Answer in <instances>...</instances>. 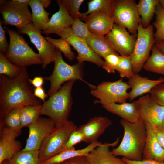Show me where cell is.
<instances>
[{
  "label": "cell",
  "mask_w": 164,
  "mask_h": 164,
  "mask_svg": "<svg viewBox=\"0 0 164 164\" xmlns=\"http://www.w3.org/2000/svg\"><path fill=\"white\" fill-rule=\"evenodd\" d=\"M29 74L26 67H21L16 77L11 78L0 76V121L12 109L27 105L41 104L29 84Z\"/></svg>",
  "instance_id": "obj_1"
},
{
  "label": "cell",
  "mask_w": 164,
  "mask_h": 164,
  "mask_svg": "<svg viewBox=\"0 0 164 164\" xmlns=\"http://www.w3.org/2000/svg\"><path fill=\"white\" fill-rule=\"evenodd\" d=\"M120 123L124 130L123 137L119 146L111 151L112 153L128 160H142L146 137L145 122L139 118L134 123L123 119Z\"/></svg>",
  "instance_id": "obj_2"
},
{
  "label": "cell",
  "mask_w": 164,
  "mask_h": 164,
  "mask_svg": "<svg viewBox=\"0 0 164 164\" xmlns=\"http://www.w3.org/2000/svg\"><path fill=\"white\" fill-rule=\"evenodd\" d=\"M75 80L69 81L42 104L41 115L47 116L56 125L68 120L72 104L71 91Z\"/></svg>",
  "instance_id": "obj_3"
},
{
  "label": "cell",
  "mask_w": 164,
  "mask_h": 164,
  "mask_svg": "<svg viewBox=\"0 0 164 164\" xmlns=\"http://www.w3.org/2000/svg\"><path fill=\"white\" fill-rule=\"evenodd\" d=\"M4 28L9 36V47L4 54L9 61L21 67L42 64L39 54L29 46L19 33L5 27Z\"/></svg>",
  "instance_id": "obj_4"
},
{
  "label": "cell",
  "mask_w": 164,
  "mask_h": 164,
  "mask_svg": "<svg viewBox=\"0 0 164 164\" xmlns=\"http://www.w3.org/2000/svg\"><path fill=\"white\" fill-rule=\"evenodd\" d=\"M54 63V68L52 74L44 78V80L50 82V88L47 94L50 97L57 91L65 82L73 80L84 81L83 79V63H78L72 65L68 64L64 60L62 52L57 49Z\"/></svg>",
  "instance_id": "obj_5"
},
{
  "label": "cell",
  "mask_w": 164,
  "mask_h": 164,
  "mask_svg": "<svg viewBox=\"0 0 164 164\" xmlns=\"http://www.w3.org/2000/svg\"><path fill=\"white\" fill-rule=\"evenodd\" d=\"M78 127L69 120L56 125L39 150V163L43 162L62 152L72 132Z\"/></svg>",
  "instance_id": "obj_6"
},
{
  "label": "cell",
  "mask_w": 164,
  "mask_h": 164,
  "mask_svg": "<svg viewBox=\"0 0 164 164\" xmlns=\"http://www.w3.org/2000/svg\"><path fill=\"white\" fill-rule=\"evenodd\" d=\"M130 88L128 82L121 78L114 81H103L94 86L90 93L96 98L94 101L95 104L103 105L113 103L121 104L128 99L127 91Z\"/></svg>",
  "instance_id": "obj_7"
},
{
  "label": "cell",
  "mask_w": 164,
  "mask_h": 164,
  "mask_svg": "<svg viewBox=\"0 0 164 164\" xmlns=\"http://www.w3.org/2000/svg\"><path fill=\"white\" fill-rule=\"evenodd\" d=\"M155 34L152 25L144 28L141 23L139 24L134 49L130 56L134 73L140 72L149 57L150 51L156 42Z\"/></svg>",
  "instance_id": "obj_8"
},
{
  "label": "cell",
  "mask_w": 164,
  "mask_h": 164,
  "mask_svg": "<svg viewBox=\"0 0 164 164\" xmlns=\"http://www.w3.org/2000/svg\"><path fill=\"white\" fill-rule=\"evenodd\" d=\"M112 16L114 23L127 29L136 37L141 18L135 0H114Z\"/></svg>",
  "instance_id": "obj_9"
},
{
  "label": "cell",
  "mask_w": 164,
  "mask_h": 164,
  "mask_svg": "<svg viewBox=\"0 0 164 164\" xmlns=\"http://www.w3.org/2000/svg\"><path fill=\"white\" fill-rule=\"evenodd\" d=\"M28 4L20 3L14 0H0V12L2 23L4 25H11L18 29L32 23V16L28 9Z\"/></svg>",
  "instance_id": "obj_10"
},
{
  "label": "cell",
  "mask_w": 164,
  "mask_h": 164,
  "mask_svg": "<svg viewBox=\"0 0 164 164\" xmlns=\"http://www.w3.org/2000/svg\"><path fill=\"white\" fill-rule=\"evenodd\" d=\"M18 30L19 33L27 35L31 42L36 47L42 62L43 69H45L51 62H54L57 49L42 36V30L36 28L32 23L21 29H18Z\"/></svg>",
  "instance_id": "obj_11"
},
{
  "label": "cell",
  "mask_w": 164,
  "mask_h": 164,
  "mask_svg": "<svg viewBox=\"0 0 164 164\" xmlns=\"http://www.w3.org/2000/svg\"><path fill=\"white\" fill-rule=\"evenodd\" d=\"M57 34L65 39L77 51L76 58L78 63L87 61L102 67L104 60L92 50L86 39L74 34L71 27L64 29Z\"/></svg>",
  "instance_id": "obj_12"
},
{
  "label": "cell",
  "mask_w": 164,
  "mask_h": 164,
  "mask_svg": "<svg viewBox=\"0 0 164 164\" xmlns=\"http://www.w3.org/2000/svg\"><path fill=\"white\" fill-rule=\"evenodd\" d=\"M55 126V123L50 118L39 117L28 126L29 136L25 146L22 150H39L44 140Z\"/></svg>",
  "instance_id": "obj_13"
},
{
  "label": "cell",
  "mask_w": 164,
  "mask_h": 164,
  "mask_svg": "<svg viewBox=\"0 0 164 164\" xmlns=\"http://www.w3.org/2000/svg\"><path fill=\"white\" fill-rule=\"evenodd\" d=\"M105 36L120 56H130L132 53L136 37L125 28L114 23L111 30Z\"/></svg>",
  "instance_id": "obj_14"
},
{
  "label": "cell",
  "mask_w": 164,
  "mask_h": 164,
  "mask_svg": "<svg viewBox=\"0 0 164 164\" xmlns=\"http://www.w3.org/2000/svg\"><path fill=\"white\" fill-rule=\"evenodd\" d=\"M140 119L153 126H160L164 118V107L156 103L149 94L136 101Z\"/></svg>",
  "instance_id": "obj_15"
},
{
  "label": "cell",
  "mask_w": 164,
  "mask_h": 164,
  "mask_svg": "<svg viewBox=\"0 0 164 164\" xmlns=\"http://www.w3.org/2000/svg\"><path fill=\"white\" fill-rule=\"evenodd\" d=\"M21 134L0 124V164L22 150L21 143L16 140Z\"/></svg>",
  "instance_id": "obj_16"
},
{
  "label": "cell",
  "mask_w": 164,
  "mask_h": 164,
  "mask_svg": "<svg viewBox=\"0 0 164 164\" xmlns=\"http://www.w3.org/2000/svg\"><path fill=\"white\" fill-rule=\"evenodd\" d=\"M112 16L110 13L100 11L82 17L80 19L85 21L91 33L105 36L111 30L114 24Z\"/></svg>",
  "instance_id": "obj_17"
},
{
  "label": "cell",
  "mask_w": 164,
  "mask_h": 164,
  "mask_svg": "<svg viewBox=\"0 0 164 164\" xmlns=\"http://www.w3.org/2000/svg\"><path fill=\"white\" fill-rule=\"evenodd\" d=\"M56 3L59 6L58 11L52 15L42 31L43 34L47 36L52 33L57 34L64 29L70 27L74 21L62 0H57Z\"/></svg>",
  "instance_id": "obj_18"
},
{
  "label": "cell",
  "mask_w": 164,
  "mask_h": 164,
  "mask_svg": "<svg viewBox=\"0 0 164 164\" xmlns=\"http://www.w3.org/2000/svg\"><path fill=\"white\" fill-rule=\"evenodd\" d=\"M112 124L111 121L107 117L95 116L90 119L78 128L84 135V142L90 144L97 141L99 137Z\"/></svg>",
  "instance_id": "obj_19"
},
{
  "label": "cell",
  "mask_w": 164,
  "mask_h": 164,
  "mask_svg": "<svg viewBox=\"0 0 164 164\" xmlns=\"http://www.w3.org/2000/svg\"><path fill=\"white\" fill-rule=\"evenodd\" d=\"M118 142L117 139L113 143H102L97 146L86 156L89 164H127L110 150V148L115 146Z\"/></svg>",
  "instance_id": "obj_20"
},
{
  "label": "cell",
  "mask_w": 164,
  "mask_h": 164,
  "mask_svg": "<svg viewBox=\"0 0 164 164\" xmlns=\"http://www.w3.org/2000/svg\"><path fill=\"white\" fill-rule=\"evenodd\" d=\"M145 123L146 137L142 159L164 162V149L158 140L153 126L148 123Z\"/></svg>",
  "instance_id": "obj_21"
},
{
  "label": "cell",
  "mask_w": 164,
  "mask_h": 164,
  "mask_svg": "<svg viewBox=\"0 0 164 164\" xmlns=\"http://www.w3.org/2000/svg\"><path fill=\"white\" fill-rule=\"evenodd\" d=\"M164 82V78L152 80L141 76L138 73H135L133 77L129 79L128 82L131 88L128 93V99L131 101L139 96L150 93L155 86Z\"/></svg>",
  "instance_id": "obj_22"
},
{
  "label": "cell",
  "mask_w": 164,
  "mask_h": 164,
  "mask_svg": "<svg viewBox=\"0 0 164 164\" xmlns=\"http://www.w3.org/2000/svg\"><path fill=\"white\" fill-rule=\"evenodd\" d=\"M107 111L131 123L137 121L140 118L138 106L136 101L121 104L113 103L102 105Z\"/></svg>",
  "instance_id": "obj_23"
},
{
  "label": "cell",
  "mask_w": 164,
  "mask_h": 164,
  "mask_svg": "<svg viewBox=\"0 0 164 164\" xmlns=\"http://www.w3.org/2000/svg\"><path fill=\"white\" fill-rule=\"evenodd\" d=\"M102 143L97 141L93 142L82 149L76 150L74 147L63 151L47 160L41 163L50 164L62 163L70 159L79 156H87L91 151Z\"/></svg>",
  "instance_id": "obj_24"
},
{
  "label": "cell",
  "mask_w": 164,
  "mask_h": 164,
  "mask_svg": "<svg viewBox=\"0 0 164 164\" xmlns=\"http://www.w3.org/2000/svg\"><path fill=\"white\" fill-rule=\"evenodd\" d=\"M86 40L92 50L101 58L111 54H118L105 36L91 33Z\"/></svg>",
  "instance_id": "obj_25"
},
{
  "label": "cell",
  "mask_w": 164,
  "mask_h": 164,
  "mask_svg": "<svg viewBox=\"0 0 164 164\" xmlns=\"http://www.w3.org/2000/svg\"><path fill=\"white\" fill-rule=\"evenodd\" d=\"M28 5L32 11V23L36 28L43 30L50 19V13L46 11L39 0H30Z\"/></svg>",
  "instance_id": "obj_26"
},
{
  "label": "cell",
  "mask_w": 164,
  "mask_h": 164,
  "mask_svg": "<svg viewBox=\"0 0 164 164\" xmlns=\"http://www.w3.org/2000/svg\"><path fill=\"white\" fill-rule=\"evenodd\" d=\"M159 0H140L137 4L141 23L144 28L149 26L154 14Z\"/></svg>",
  "instance_id": "obj_27"
},
{
  "label": "cell",
  "mask_w": 164,
  "mask_h": 164,
  "mask_svg": "<svg viewBox=\"0 0 164 164\" xmlns=\"http://www.w3.org/2000/svg\"><path fill=\"white\" fill-rule=\"evenodd\" d=\"M152 53L144 64L145 70L164 76V54L155 46H153Z\"/></svg>",
  "instance_id": "obj_28"
},
{
  "label": "cell",
  "mask_w": 164,
  "mask_h": 164,
  "mask_svg": "<svg viewBox=\"0 0 164 164\" xmlns=\"http://www.w3.org/2000/svg\"><path fill=\"white\" fill-rule=\"evenodd\" d=\"M42 104L22 107L21 114V127H28L41 115Z\"/></svg>",
  "instance_id": "obj_29"
},
{
  "label": "cell",
  "mask_w": 164,
  "mask_h": 164,
  "mask_svg": "<svg viewBox=\"0 0 164 164\" xmlns=\"http://www.w3.org/2000/svg\"><path fill=\"white\" fill-rule=\"evenodd\" d=\"M39 150H22L7 160L9 164H38Z\"/></svg>",
  "instance_id": "obj_30"
},
{
  "label": "cell",
  "mask_w": 164,
  "mask_h": 164,
  "mask_svg": "<svg viewBox=\"0 0 164 164\" xmlns=\"http://www.w3.org/2000/svg\"><path fill=\"white\" fill-rule=\"evenodd\" d=\"M22 107L13 108L10 110L0 121V124L4 125L10 129L21 133V114Z\"/></svg>",
  "instance_id": "obj_31"
},
{
  "label": "cell",
  "mask_w": 164,
  "mask_h": 164,
  "mask_svg": "<svg viewBox=\"0 0 164 164\" xmlns=\"http://www.w3.org/2000/svg\"><path fill=\"white\" fill-rule=\"evenodd\" d=\"M114 0H92L88 3V10L80 13L81 17L97 12L104 11L112 14V7Z\"/></svg>",
  "instance_id": "obj_32"
},
{
  "label": "cell",
  "mask_w": 164,
  "mask_h": 164,
  "mask_svg": "<svg viewBox=\"0 0 164 164\" xmlns=\"http://www.w3.org/2000/svg\"><path fill=\"white\" fill-rule=\"evenodd\" d=\"M21 70V67L12 63L6 58L3 53L0 52V74L12 78L18 76Z\"/></svg>",
  "instance_id": "obj_33"
},
{
  "label": "cell",
  "mask_w": 164,
  "mask_h": 164,
  "mask_svg": "<svg viewBox=\"0 0 164 164\" xmlns=\"http://www.w3.org/2000/svg\"><path fill=\"white\" fill-rule=\"evenodd\" d=\"M155 14V19L152 25L156 29L155 34L156 42L164 40V9L159 3L156 6Z\"/></svg>",
  "instance_id": "obj_34"
},
{
  "label": "cell",
  "mask_w": 164,
  "mask_h": 164,
  "mask_svg": "<svg viewBox=\"0 0 164 164\" xmlns=\"http://www.w3.org/2000/svg\"><path fill=\"white\" fill-rule=\"evenodd\" d=\"M45 39L56 48L62 52L64 56L70 60H73L75 57V54L71 49L70 45L64 38L53 39L48 36Z\"/></svg>",
  "instance_id": "obj_35"
},
{
  "label": "cell",
  "mask_w": 164,
  "mask_h": 164,
  "mask_svg": "<svg viewBox=\"0 0 164 164\" xmlns=\"http://www.w3.org/2000/svg\"><path fill=\"white\" fill-rule=\"evenodd\" d=\"M116 71L121 78L128 79L134 74L130 56H120L119 61Z\"/></svg>",
  "instance_id": "obj_36"
},
{
  "label": "cell",
  "mask_w": 164,
  "mask_h": 164,
  "mask_svg": "<svg viewBox=\"0 0 164 164\" xmlns=\"http://www.w3.org/2000/svg\"><path fill=\"white\" fill-rule=\"evenodd\" d=\"M71 28L74 35L85 39L91 34L87 24L79 18L74 19Z\"/></svg>",
  "instance_id": "obj_37"
},
{
  "label": "cell",
  "mask_w": 164,
  "mask_h": 164,
  "mask_svg": "<svg viewBox=\"0 0 164 164\" xmlns=\"http://www.w3.org/2000/svg\"><path fill=\"white\" fill-rule=\"evenodd\" d=\"M67 9L71 17L74 19L79 18L80 13L79 12L80 7L84 0H62Z\"/></svg>",
  "instance_id": "obj_38"
},
{
  "label": "cell",
  "mask_w": 164,
  "mask_h": 164,
  "mask_svg": "<svg viewBox=\"0 0 164 164\" xmlns=\"http://www.w3.org/2000/svg\"><path fill=\"white\" fill-rule=\"evenodd\" d=\"M120 56L118 54L114 53L106 56L104 58V60L102 67L108 73H115L119 62Z\"/></svg>",
  "instance_id": "obj_39"
},
{
  "label": "cell",
  "mask_w": 164,
  "mask_h": 164,
  "mask_svg": "<svg viewBox=\"0 0 164 164\" xmlns=\"http://www.w3.org/2000/svg\"><path fill=\"white\" fill-rule=\"evenodd\" d=\"M84 140L83 133L78 127L71 133L62 151L72 148L76 144Z\"/></svg>",
  "instance_id": "obj_40"
},
{
  "label": "cell",
  "mask_w": 164,
  "mask_h": 164,
  "mask_svg": "<svg viewBox=\"0 0 164 164\" xmlns=\"http://www.w3.org/2000/svg\"><path fill=\"white\" fill-rule=\"evenodd\" d=\"M150 93L151 97L156 103L164 107V82L155 86Z\"/></svg>",
  "instance_id": "obj_41"
},
{
  "label": "cell",
  "mask_w": 164,
  "mask_h": 164,
  "mask_svg": "<svg viewBox=\"0 0 164 164\" xmlns=\"http://www.w3.org/2000/svg\"><path fill=\"white\" fill-rule=\"evenodd\" d=\"M2 23L0 21V50L4 54L7 51L9 44L8 43L5 36V30L2 25Z\"/></svg>",
  "instance_id": "obj_42"
},
{
  "label": "cell",
  "mask_w": 164,
  "mask_h": 164,
  "mask_svg": "<svg viewBox=\"0 0 164 164\" xmlns=\"http://www.w3.org/2000/svg\"><path fill=\"white\" fill-rule=\"evenodd\" d=\"M62 164H89L86 156H82L73 157L62 162Z\"/></svg>",
  "instance_id": "obj_43"
},
{
  "label": "cell",
  "mask_w": 164,
  "mask_h": 164,
  "mask_svg": "<svg viewBox=\"0 0 164 164\" xmlns=\"http://www.w3.org/2000/svg\"><path fill=\"white\" fill-rule=\"evenodd\" d=\"M122 159L127 164H164V162H159L151 159L132 160L122 157Z\"/></svg>",
  "instance_id": "obj_44"
},
{
  "label": "cell",
  "mask_w": 164,
  "mask_h": 164,
  "mask_svg": "<svg viewBox=\"0 0 164 164\" xmlns=\"http://www.w3.org/2000/svg\"><path fill=\"white\" fill-rule=\"evenodd\" d=\"M157 138L162 147L164 149V127L153 126Z\"/></svg>",
  "instance_id": "obj_45"
},
{
  "label": "cell",
  "mask_w": 164,
  "mask_h": 164,
  "mask_svg": "<svg viewBox=\"0 0 164 164\" xmlns=\"http://www.w3.org/2000/svg\"><path fill=\"white\" fill-rule=\"evenodd\" d=\"M33 92L34 96L40 99L43 103L45 102L46 98L48 96L42 87L35 88L33 90Z\"/></svg>",
  "instance_id": "obj_46"
},
{
  "label": "cell",
  "mask_w": 164,
  "mask_h": 164,
  "mask_svg": "<svg viewBox=\"0 0 164 164\" xmlns=\"http://www.w3.org/2000/svg\"><path fill=\"white\" fill-rule=\"evenodd\" d=\"M44 78L41 76L34 77L33 79L28 80L29 83L36 88L42 87L44 83Z\"/></svg>",
  "instance_id": "obj_47"
},
{
  "label": "cell",
  "mask_w": 164,
  "mask_h": 164,
  "mask_svg": "<svg viewBox=\"0 0 164 164\" xmlns=\"http://www.w3.org/2000/svg\"><path fill=\"white\" fill-rule=\"evenodd\" d=\"M155 45L160 51L164 54V40L155 42Z\"/></svg>",
  "instance_id": "obj_48"
},
{
  "label": "cell",
  "mask_w": 164,
  "mask_h": 164,
  "mask_svg": "<svg viewBox=\"0 0 164 164\" xmlns=\"http://www.w3.org/2000/svg\"><path fill=\"white\" fill-rule=\"evenodd\" d=\"M44 8H47L49 6L51 3L50 0H39Z\"/></svg>",
  "instance_id": "obj_49"
},
{
  "label": "cell",
  "mask_w": 164,
  "mask_h": 164,
  "mask_svg": "<svg viewBox=\"0 0 164 164\" xmlns=\"http://www.w3.org/2000/svg\"><path fill=\"white\" fill-rule=\"evenodd\" d=\"M159 3L164 9V0H159Z\"/></svg>",
  "instance_id": "obj_50"
},
{
  "label": "cell",
  "mask_w": 164,
  "mask_h": 164,
  "mask_svg": "<svg viewBox=\"0 0 164 164\" xmlns=\"http://www.w3.org/2000/svg\"><path fill=\"white\" fill-rule=\"evenodd\" d=\"M1 164H9L8 163L7 160H5L3 161Z\"/></svg>",
  "instance_id": "obj_51"
},
{
  "label": "cell",
  "mask_w": 164,
  "mask_h": 164,
  "mask_svg": "<svg viewBox=\"0 0 164 164\" xmlns=\"http://www.w3.org/2000/svg\"><path fill=\"white\" fill-rule=\"evenodd\" d=\"M160 126L164 127V118L162 121V124Z\"/></svg>",
  "instance_id": "obj_52"
},
{
  "label": "cell",
  "mask_w": 164,
  "mask_h": 164,
  "mask_svg": "<svg viewBox=\"0 0 164 164\" xmlns=\"http://www.w3.org/2000/svg\"><path fill=\"white\" fill-rule=\"evenodd\" d=\"M38 164H42L39 163ZM50 164H62V163H53Z\"/></svg>",
  "instance_id": "obj_53"
},
{
  "label": "cell",
  "mask_w": 164,
  "mask_h": 164,
  "mask_svg": "<svg viewBox=\"0 0 164 164\" xmlns=\"http://www.w3.org/2000/svg\"></svg>",
  "instance_id": "obj_54"
}]
</instances>
